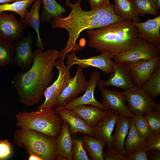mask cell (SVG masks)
Listing matches in <instances>:
<instances>
[{
  "label": "cell",
  "mask_w": 160,
  "mask_h": 160,
  "mask_svg": "<svg viewBox=\"0 0 160 160\" xmlns=\"http://www.w3.org/2000/svg\"><path fill=\"white\" fill-rule=\"evenodd\" d=\"M59 53L54 49L45 51L40 49H36L31 68L13 76L11 84L23 104L31 106L39 102L54 77L53 68Z\"/></svg>",
  "instance_id": "obj_1"
},
{
  "label": "cell",
  "mask_w": 160,
  "mask_h": 160,
  "mask_svg": "<svg viewBox=\"0 0 160 160\" xmlns=\"http://www.w3.org/2000/svg\"><path fill=\"white\" fill-rule=\"evenodd\" d=\"M81 0L75 4L69 0H65V6L71 9L69 15L65 18L58 17L51 19L49 22L52 29H63L68 33L69 38L66 46L59 52L57 60L65 58L69 52H79L82 50L76 43L81 33L85 30L101 28L103 18L112 4L98 9L85 11L81 6Z\"/></svg>",
  "instance_id": "obj_2"
},
{
  "label": "cell",
  "mask_w": 160,
  "mask_h": 160,
  "mask_svg": "<svg viewBox=\"0 0 160 160\" xmlns=\"http://www.w3.org/2000/svg\"><path fill=\"white\" fill-rule=\"evenodd\" d=\"M88 47L113 56L135 47L139 37L132 22L124 20L98 28L88 30Z\"/></svg>",
  "instance_id": "obj_3"
},
{
  "label": "cell",
  "mask_w": 160,
  "mask_h": 160,
  "mask_svg": "<svg viewBox=\"0 0 160 160\" xmlns=\"http://www.w3.org/2000/svg\"><path fill=\"white\" fill-rule=\"evenodd\" d=\"M17 147L30 155L36 154L42 160H57L58 155L56 138L29 128H20L13 135Z\"/></svg>",
  "instance_id": "obj_4"
},
{
  "label": "cell",
  "mask_w": 160,
  "mask_h": 160,
  "mask_svg": "<svg viewBox=\"0 0 160 160\" xmlns=\"http://www.w3.org/2000/svg\"><path fill=\"white\" fill-rule=\"evenodd\" d=\"M15 119L20 128L31 129L55 138L61 133L63 121L53 110L42 113L25 111L17 113Z\"/></svg>",
  "instance_id": "obj_5"
},
{
  "label": "cell",
  "mask_w": 160,
  "mask_h": 160,
  "mask_svg": "<svg viewBox=\"0 0 160 160\" xmlns=\"http://www.w3.org/2000/svg\"><path fill=\"white\" fill-rule=\"evenodd\" d=\"M64 58H62L55 61L54 67L58 70L57 79L45 90L43 95L45 100L40 106L36 112L39 113L47 112L52 110L55 106L56 99L63 90L67 86L71 78L70 70L71 67L64 63Z\"/></svg>",
  "instance_id": "obj_6"
},
{
  "label": "cell",
  "mask_w": 160,
  "mask_h": 160,
  "mask_svg": "<svg viewBox=\"0 0 160 160\" xmlns=\"http://www.w3.org/2000/svg\"><path fill=\"white\" fill-rule=\"evenodd\" d=\"M122 92L128 103L127 107L136 116H143L160 108V103H156L142 88L135 87Z\"/></svg>",
  "instance_id": "obj_7"
},
{
  "label": "cell",
  "mask_w": 160,
  "mask_h": 160,
  "mask_svg": "<svg viewBox=\"0 0 160 160\" xmlns=\"http://www.w3.org/2000/svg\"><path fill=\"white\" fill-rule=\"evenodd\" d=\"M160 44L156 45L139 38L137 45L127 51L113 56L114 62L134 63L149 60L159 56Z\"/></svg>",
  "instance_id": "obj_8"
},
{
  "label": "cell",
  "mask_w": 160,
  "mask_h": 160,
  "mask_svg": "<svg viewBox=\"0 0 160 160\" xmlns=\"http://www.w3.org/2000/svg\"><path fill=\"white\" fill-rule=\"evenodd\" d=\"M113 56L105 52H101L98 55L87 58H78L75 52L67 53L65 55L67 59L66 64L72 67L77 65L84 69L91 66L101 70L105 74H111L113 71V62L112 59Z\"/></svg>",
  "instance_id": "obj_9"
},
{
  "label": "cell",
  "mask_w": 160,
  "mask_h": 160,
  "mask_svg": "<svg viewBox=\"0 0 160 160\" xmlns=\"http://www.w3.org/2000/svg\"><path fill=\"white\" fill-rule=\"evenodd\" d=\"M113 71L107 80L99 79L97 86L104 87L111 86L126 90L135 87L127 62H113Z\"/></svg>",
  "instance_id": "obj_10"
},
{
  "label": "cell",
  "mask_w": 160,
  "mask_h": 160,
  "mask_svg": "<svg viewBox=\"0 0 160 160\" xmlns=\"http://www.w3.org/2000/svg\"><path fill=\"white\" fill-rule=\"evenodd\" d=\"M83 68L77 65L75 76L71 78L67 86L63 90L57 98L55 106H65L76 98L79 94L86 90L88 81L84 75Z\"/></svg>",
  "instance_id": "obj_11"
},
{
  "label": "cell",
  "mask_w": 160,
  "mask_h": 160,
  "mask_svg": "<svg viewBox=\"0 0 160 160\" xmlns=\"http://www.w3.org/2000/svg\"><path fill=\"white\" fill-rule=\"evenodd\" d=\"M26 26L13 14L0 12V37L11 42L19 41L24 37Z\"/></svg>",
  "instance_id": "obj_12"
},
{
  "label": "cell",
  "mask_w": 160,
  "mask_h": 160,
  "mask_svg": "<svg viewBox=\"0 0 160 160\" xmlns=\"http://www.w3.org/2000/svg\"><path fill=\"white\" fill-rule=\"evenodd\" d=\"M127 63L135 85L141 88L155 70L160 67V57L158 56L149 60Z\"/></svg>",
  "instance_id": "obj_13"
},
{
  "label": "cell",
  "mask_w": 160,
  "mask_h": 160,
  "mask_svg": "<svg viewBox=\"0 0 160 160\" xmlns=\"http://www.w3.org/2000/svg\"><path fill=\"white\" fill-rule=\"evenodd\" d=\"M33 39V33L30 31L22 39L16 42L14 45L15 55L13 63L23 71H28L34 61V54L31 48Z\"/></svg>",
  "instance_id": "obj_14"
},
{
  "label": "cell",
  "mask_w": 160,
  "mask_h": 160,
  "mask_svg": "<svg viewBox=\"0 0 160 160\" xmlns=\"http://www.w3.org/2000/svg\"><path fill=\"white\" fill-rule=\"evenodd\" d=\"M103 100L101 103L106 109H113L116 111L119 114L127 116L134 118L135 115L130 111L125 103L126 97L122 92L117 89L109 90L103 87H98Z\"/></svg>",
  "instance_id": "obj_15"
},
{
  "label": "cell",
  "mask_w": 160,
  "mask_h": 160,
  "mask_svg": "<svg viewBox=\"0 0 160 160\" xmlns=\"http://www.w3.org/2000/svg\"><path fill=\"white\" fill-rule=\"evenodd\" d=\"M100 73L96 71L92 72L85 93L81 97L76 98L66 105L61 107H56L58 108H65L71 110L73 108L81 105H90L97 107L103 111L106 109L105 107L95 98L94 93L97 86V80L100 77Z\"/></svg>",
  "instance_id": "obj_16"
},
{
  "label": "cell",
  "mask_w": 160,
  "mask_h": 160,
  "mask_svg": "<svg viewBox=\"0 0 160 160\" xmlns=\"http://www.w3.org/2000/svg\"><path fill=\"white\" fill-rule=\"evenodd\" d=\"M105 111L104 116L92 128L95 137L104 141L107 146H111L113 132L119 114L116 111L111 109Z\"/></svg>",
  "instance_id": "obj_17"
},
{
  "label": "cell",
  "mask_w": 160,
  "mask_h": 160,
  "mask_svg": "<svg viewBox=\"0 0 160 160\" xmlns=\"http://www.w3.org/2000/svg\"><path fill=\"white\" fill-rule=\"evenodd\" d=\"M139 38L154 45L160 44V15L143 22H132Z\"/></svg>",
  "instance_id": "obj_18"
},
{
  "label": "cell",
  "mask_w": 160,
  "mask_h": 160,
  "mask_svg": "<svg viewBox=\"0 0 160 160\" xmlns=\"http://www.w3.org/2000/svg\"><path fill=\"white\" fill-rule=\"evenodd\" d=\"M54 110L63 121L69 124L71 134L80 132L94 137L93 128L71 110L55 107Z\"/></svg>",
  "instance_id": "obj_19"
},
{
  "label": "cell",
  "mask_w": 160,
  "mask_h": 160,
  "mask_svg": "<svg viewBox=\"0 0 160 160\" xmlns=\"http://www.w3.org/2000/svg\"><path fill=\"white\" fill-rule=\"evenodd\" d=\"M131 118L127 116L119 114L115 125V130L113 135L111 146L126 156L127 154L125 149L124 142L130 126Z\"/></svg>",
  "instance_id": "obj_20"
},
{
  "label": "cell",
  "mask_w": 160,
  "mask_h": 160,
  "mask_svg": "<svg viewBox=\"0 0 160 160\" xmlns=\"http://www.w3.org/2000/svg\"><path fill=\"white\" fill-rule=\"evenodd\" d=\"M56 140L58 155L57 160H73L72 149L73 143L69 125L67 122L63 121L61 133Z\"/></svg>",
  "instance_id": "obj_21"
},
{
  "label": "cell",
  "mask_w": 160,
  "mask_h": 160,
  "mask_svg": "<svg viewBox=\"0 0 160 160\" xmlns=\"http://www.w3.org/2000/svg\"><path fill=\"white\" fill-rule=\"evenodd\" d=\"M34 3L29 11L27 10L24 15V20L23 22L26 26L33 28L35 30L37 36L36 44L38 49L44 50V45L39 33V12L42 2L41 0H35Z\"/></svg>",
  "instance_id": "obj_22"
},
{
  "label": "cell",
  "mask_w": 160,
  "mask_h": 160,
  "mask_svg": "<svg viewBox=\"0 0 160 160\" xmlns=\"http://www.w3.org/2000/svg\"><path fill=\"white\" fill-rule=\"evenodd\" d=\"M91 127H94L105 115V111L92 105H81L71 110Z\"/></svg>",
  "instance_id": "obj_23"
},
{
  "label": "cell",
  "mask_w": 160,
  "mask_h": 160,
  "mask_svg": "<svg viewBox=\"0 0 160 160\" xmlns=\"http://www.w3.org/2000/svg\"><path fill=\"white\" fill-rule=\"evenodd\" d=\"M115 13L124 20L135 22L140 19L133 0H113Z\"/></svg>",
  "instance_id": "obj_24"
},
{
  "label": "cell",
  "mask_w": 160,
  "mask_h": 160,
  "mask_svg": "<svg viewBox=\"0 0 160 160\" xmlns=\"http://www.w3.org/2000/svg\"><path fill=\"white\" fill-rule=\"evenodd\" d=\"M82 140L84 148L88 153L89 160H104L103 148L106 145L104 141L86 134Z\"/></svg>",
  "instance_id": "obj_25"
},
{
  "label": "cell",
  "mask_w": 160,
  "mask_h": 160,
  "mask_svg": "<svg viewBox=\"0 0 160 160\" xmlns=\"http://www.w3.org/2000/svg\"><path fill=\"white\" fill-rule=\"evenodd\" d=\"M146 139L141 136L137 131L134 124L133 118H131L130 126L124 142L125 149L127 154L145 147Z\"/></svg>",
  "instance_id": "obj_26"
},
{
  "label": "cell",
  "mask_w": 160,
  "mask_h": 160,
  "mask_svg": "<svg viewBox=\"0 0 160 160\" xmlns=\"http://www.w3.org/2000/svg\"><path fill=\"white\" fill-rule=\"evenodd\" d=\"M43 10L41 20L43 22H49L52 18L62 17L66 10L59 4L56 0H41Z\"/></svg>",
  "instance_id": "obj_27"
},
{
  "label": "cell",
  "mask_w": 160,
  "mask_h": 160,
  "mask_svg": "<svg viewBox=\"0 0 160 160\" xmlns=\"http://www.w3.org/2000/svg\"><path fill=\"white\" fill-rule=\"evenodd\" d=\"M14 45L12 42L0 37V67H4L14 62Z\"/></svg>",
  "instance_id": "obj_28"
},
{
  "label": "cell",
  "mask_w": 160,
  "mask_h": 160,
  "mask_svg": "<svg viewBox=\"0 0 160 160\" xmlns=\"http://www.w3.org/2000/svg\"><path fill=\"white\" fill-rule=\"evenodd\" d=\"M142 88L152 98L160 94V67L153 72L151 78L143 85Z\"/></svg>",
  "instance_id": "obj_29"
},
{
  "label": "cell",
  "mask_w": 160,
  "mask_h": 160,
  "mask_svg": "<svg viewBox=\"0 0 160 160\" xmlns=\"http://www.w3.org/2000/svg\"><path fill=\"white\" fill-rule=\"evenodd\" d=\"M35 0H18L12 3L0 4V12L5 11L14 12L21 17L22 21L24 20V15L27 10L28 6Z\"/></svg>",
  "instance_id": "obj_30"
},
{
  "label": "cell",
  "mask_w": 160,
  "mask_h": 160,
  "mask_svg": "<svg viewBox=\"0 0 160 160\" xmlns=\"http://www.w3.org/2000/svg\"><path fill=\"white\" fill-rule=\"evenodd\" d=\"M139 15L146 14L157 16L159 15L153 0H133Z\"/></svg>",
  "instance_id": "obj_31"
},
{
  "label": "cell",
  "mask_w": 160,
  "mask_h": 160,
  "mask_svg": "<svg viewBox=\"0 0 160 160\" xmlns=\"http://www.w3.org/2000/svg\"><path fill=\"white\" fill-rule=\"evenodd\" d=\"M144 116L153 133L160 132V108L145 113Z\"/></svg>",
  "instance_id": "obj_32"
},
{
  "label": "cell",
  "mask_w": 160,
  "mask_h": 160,
  "mask_svg": "<svg viewBox=\"0 0 160 160\" xmlns=\"http://www.w3.org/2000/svg\"><path fill=\"white\" fill-rule=\"evenodd\" d=\"M135 128L139 135L147 139L153 133L149 128L143 116H136L133 118Z\"/></svg>",
  "instance_id": "obj_33"
},
{
  "label": "cell",
  "mask_w": 160,
  "mask_h": 160,
  "mask_svg": "<svg viewBox=\"0 0 160 160\" xmlns=\"http://www.w3.org/2000/svg\"><path fill=\"white\" fill-rule=\"evenodd\" d=\"M72 158L74 160H89V158L84 147L82 140L73 139Z\"/></svg>",
  "instance_id": "obj_34"
},
{
  "label": "cell",
  "mask_w": 160,
  "mask_h": 160,
  "mask_svg": "<svg viewBox=\"0 0 160 160\" xmlns=\"http://www.w3.org/2000/svg\"><path fill=\"white\" fill-rule=\"evenodd\" d=\"M103 156L104 160H128L127 156L111 146H107L103 151Z\"/></svg>",
  "instance_id": "obj_35"
},
{
  "label": "cell",
  "mask_w": 160,
  "mask_h": 160,
  "mask_svg": "<svg viewBox=\"0 0 160 160\" xmlns=\"http://www.w3.org/2000/svg\"><path fill=\"white\" fill-rule=\"evenodd\" d=\"M145 147L147 150L160 151V132L153 133L146 139Z\"/></svg>",
  "instance_id": "obj_36"
},
{
  "label": "cell",
  "mask_w": 160,
  "mask_h": 160,
  "mask_svg": "<svg viewBox=\"0 0 160 160\" xmlns=\"http://www.w3.org/2000/svg\"><path fill=\"white\" fill-rule=\"evenodd\" d=\"M126 156L128 160H148L147 150L145 147L127 154Z\"/></svg>",
  "instance_id": "obj_37"
},
{
  "label": "cell",
  "mask_w": 160,
  "mask_h": 160,
  "mask_svg": "<svg viewBox=\"0 0 160 160\" xmlns=\"http://www.w3.org/2000/svg\"><path fill=\"white\" fill-rule=\"evenodd\" d=\"M11 153V143L7 140H0V160L8 158Z\"/></svg>",
  "instance_id": "obj_38"
},
{
  "label": "cell",
  "mask_w": 160,
  "mask_h": 160,
  "mask_svg": "<svg viewBox=\"0 0 160 160\" xmlns=\"http://www.w3.org/2000/svg\"><path fill=\"white\" fill-rule=\"evenodd\" d=\"M91 10H95L107 7L110 5V0H88Z\"/></svg>",
  "instance_id": "obj_39"
},
{
  "label": "cell",
  "mask_w": 160,
  "mask_h": 160,
  "mask_svg": "<svg viewBox=\"0 0 160 160\" xmlns=\"http://www.w3.org/2000/svg\"><path fill=\"white\" fill-rule=\"evenodd\" d=\"M147 150V157L148 160H160V151Z\"/></svg>",
  "instance_id": "obj_40"
},
{
  "label": "cell",
  "mask_w": 160,
  "mask_h": 160,
  "mask_svg": "<svg viewBox=\"0 0 160 160\" xmlns=\"http://www.w3.org/2000/svg\"><path fill=\"white\" fill-rule=\"evenodd\" d=\"M29 155L28 160H42L40 157L36 154H31Z\"/></svg>",
  "instance_id": "obj_41"
},
{
  "label": "cell",
  "mask_w": 160,
  "mask_h": 160,
  "mask_svg": "<svg viewBox=\"0 0 160 160\" xmlns=\"http://www.w3.org/2000/svg\"><path fill=\"white\" fill-rule=\"evenodd\" d=\"M157 9L158 10L160 9V0H153Z\"/></svg>",
  "instance_id": "obj_42"
},
{
  "label": "cell",
  "mask_w": 160,
  "mask_h": 160,
  "mask_svg": "<svg viewBox=\"0 0 160 160\" xmlns=\"http://www.w3.org/2000/svg\"><path fill=\"white\" fill-rule=\"evenodd\" d=\"M9 0H0V4H3L8 3Z\"/></svg>",
  "instance_id": "obj_43"
},
{
  "label": "cell",
  "mask_w": 160,
  "mask_h": 160,
  "mask_svg": "<svg viewBox=\"0 0 160 160\" xmlns=\"http://www.w3.org/2000/svg\"><path fill=\"white\" fill-rule=\"evenodd\" d=\"M1 67H0V74H1Z\"/></svg>",
  "instance_id": "obj_44"
},
{
  "label": "cell",
  "mask_w": 160,
  "mask_h": 160,
  "mask_svg": "<svg viewBox=\"0 0 160 160\" xmlns=\"http://www.w3.org/2000/svg\"></svg>",
  "instance_id": "obj_45"
}]
</instances>
